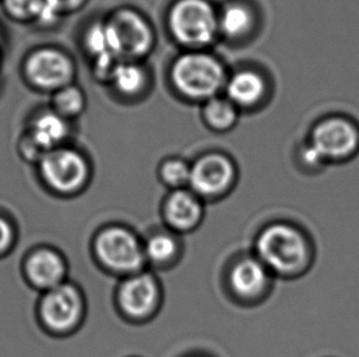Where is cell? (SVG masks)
Instances as JSON below:
<instances>
[{"instance_id": "obj_1", "label": "cell", "mask_w": 359, "mask_h": 357, "mask_svg": "<svg viewBox=\"0 0 359 357\" xmlns=\"http://www.w3.org/2000/svg\"><path fill=\"white\" fill-rule=\"evenodd\" d=\"M229 74L224 63L208 50H184L172 62V88L185 101L201 103L224 91Z\"/></svg>"}, {"instance_id": "obj_2", "label": "cell", "mask_w": 359, "mask_h": 357, "mask_svg": "<svg viewBox=\"0 0 359 357\" xmlns=\"http://www.w3.org/2000/svg\"><path fill=\"white\" fill-rule=\"evenodd\" d=\"M167 29L184 50H208L219 38V9L210 0H175L167 13Z\"/></svg>"}, {"instance_id": "obj_3", "label": "cell", "mask_w": 359, "mask_h": 357, "mask_svg": "<svg viewBox=\"0 0 359 357\" xmlns=\"http://www.w3.org/2000/svg\"><path fill=\"white\" fill-rule=\"evenodd\" d=\"M255 252L267 270L282 275L299 272L309 260L306 237L283 223L271 224L257 235Z\"/></svg>"}, {"instance_id": "obj_4", "label": "cell", "mask_w": 359, "mask_h": 357, "mask_svg": "<svg viewBox=\"0 0 359 357\" xmlns=\"http://www.w3.org/2000/svg\"><path fill=\"white\" fill-rule=\"evenodd\" d=\"M104 22L111 50L121 62H144L155 49V29L140 11L118 8Z\"/></svg>"}, {"instance_id": "obj_5", "label": "cell", "mask_w": 359, "mask_h": 357, "mask_svg": "<svg viewBox=\"0 0 359 357\" xmlns=\"http://www.w3.org/2000/svg\"><path fill=\"white\" fill-rule=\"evenodd\" d=\"M306 141L324 164L350 160L359 150L358 121L344 113H329L314 121Z\"/></svg>"}, {"instance_id": "obj_6", "label": "cell", "mask_w": 359, "mask_h": 357, "mask_svg": "<svg viewBox=\"0 0 359 357\" xmlns=\"http://www.w3.org/2000/svg\"><path fill=\"white\" fill-rule=\"evenodd\" d=\"M95 255L106 270L116 274L140 273L146 263L144 244L126 227H108L98 232L93 242Z\"/></svg>"}, {"instance_id": "obj_7", "label": "cell", "mask_w": 359, "mask_h": 357, "mask_svg": "<svg viewBox=\"0 0 359 357\" xmlns=\"http://www.w3.org/2000/svg\"><path fill=\"white\" fill-rule=\"evenodd\" d=\"M39 169L49 188L62 195L83 191L91 175L88 158L67 145L47 152L39 160Z\"/></svg>"}, {"instance_id": "obj_8", "label": "cell", "mask_w": 359, "mask_h": 357, "mask_svg": "<svg viewBox=\"0 0 359 357\" xmlns=\"http://www.w3.org/2000/svg\"><path fill=\"white\" fill-rule=\"evenodd\" d=\"M25 76L39 91L55 92L75 83L76 64L62 49H36L29 54L24 65Z\"/></svg>"}, {"instance_id": "obj_9", "label": "cell", "mask_w": 359, "mask_h": 357, "mask_svg": "<svg viewBox=\"0 0 359 357\" xmlns=\"http://www.w3.org/2000/svg\"><path fill=\"white\" fill-rule=\"evenodd\" d=\"M39 314L53 332L67 333L80 326L85 314V300L73 284L63 283L48 290L41 301Z\"/></svg>"}, {"instance_id": "obj_10", "label": "cell", "mask_w": 359, "mask_h": 357, "mask_svg": "<svg viewBox=\"0 0 359 357\" xmlns=\"http://www.w3.org/2000/svg\"><path fill=\"white\" fill-rule=\"evenodd\" d=\"M237 178V169L229 155L210 152L191 164L189 188L203 198H216L227 193Z\"/></svg>"}, {"instance_id": "obj_11", "label": "cell", "mask_w": 359, "mask_h": 357, "mask_svg": "<svg viewBox=\"0 0 359 357\" xmlns=\"http://www.w3.org/2000/svg\"><path fill=\"white\" fill-rule=\"evenodd\" d=\"M162 291L154 275L146 272L126 276L118 289V306L128 318L144 321L158 309Z\"/></svg>"}, {"instance_id": "obj_12", "label": "cell", "mask_w": 359, "mask_h": 357, "mask_svg": "<svg viewBox=\"0 0 359 357\" xmlns=\"http://www.w3.org/2000/svg\"><path fill=\"white\" fill-rule=\"evenodd\" d=\"M224 92L239 111H250L266 99L269 83L265 75L255 69H241L229 74Z\"/></svg>"}, {"instance_id": "obj_13", "label": "cell", "mask_w": 359, "mask_h": 357, "mask_svg": "<svg viewBox=\"0 0 359 357\" xmlns=\"http://www.w3.org/2000/svg\"><path fill=\"white\" fill-rule=\"evenodd\" d=\"M229 283L238 299L254 301L266 294L270 285V270L257 256L244 257L232 267Z\"/></svg>"}, {"instance_id": "obj_14", "label": "cell", "mask_w": 359, "mask_h": 357, "mask_svg": "<svg viewBox=\"0 0 359 357\" xmlns=\"http://www.w3.org/2000/svg\"><path fill=\"white\" fill-rule=\"evenodd\" d=\"M163 217L172 232H191L204 217L203 201L190 188L175 190L165 200Z\"/></svg>"}, {"instance_id": "obj_15", "label": "cell", "mask_w": 359, "mask_h": 357, "mask_svg": "<svg viewBox=\"0 0 359 357\" xmlns=\"http://www.w3.org/2000/svg\"><path fill=\"white\" fill-rule=\"evenodd\" d=\"M70 131V121L50 108L34 116L26 139L44 155L49 150L65 146Z\"/></svg>"}, {"instance_id": "obj_16", "label": "cell", "mask_w": 359, "mask_h": 357, "mask_svg": "<svg viewBox=\"0 0 359 357\" xmlns=\"http://www.w3.org/2000/svg\"><path fill=\"white\" fill-rule=\"evenodd\" d=\"M257 27V11L244 0H229L219 9V37L241 42Z\"/></svg>"}, {"instance_id": "obj_17", "label": "cell", "mask_w": 359, "mask_h": 357, "mask_svg": "<svg viewBox=\"0 0 359 357\" xmlns=\"http://www.w3.org/2000/svg\"><path fill=\"white\" fill-rule=\"evenodd\" d=\"M26 272L32 284L48 291L65 283L67 263L58 252L41 248L29 256Z\"/></svg>"}, {"instance_id": "obj_18", "label": "cell", "mask_w": 359, "mask_h": 357, "mask_svg": "<svg viewBox=\"0 0 359 357\" xmlns=\"http://www.w3.org/2000/svg\"><path fill=\"white\" fill-rule=\"evenodd\" d=\"M108 85L124 98H137L150 85V73L144 62H121Z\"/></svg>"}, {"instance_id": "obj_19", "label": "cell", "mask_w": 359, "mask_h": 357, "mask_svg": "<svg viewBox=\"0 0 359 357\" xmlns=\"http://www.w3.org/2000/svg\"><path fill=\"white\" fill-rule=\"evenodd\" d=\"M241 111L226 96L214 97L201 106V120L209 130L224 134L238 124Z\"/></svg>"}, {"instance_id": "obj_20", "label": "cell", "mask_w": 359, "mask_h": 357, "mask_svg": "<svg viewBox=\"0 0 359 357\" xmlns=\"http://www.w3.org/2000/svg\"><path fill=\"white\" fill-rule=\"evenodd\" d=\"M88 106V98L83 88L72 83L53 93L52 109L64 119L75 120L83 115Z\"/></svg>"}, {"instance_id": "obj_21", "label": "cell", "mask_w": 359, "mask_h": 357, "mask_svg": "<svg viewBox=\"0 0 359 357\" xmlns=\"http://www.w3.org/2000/svg\"><path fill=\"white\" fill-rule=\"evenodd\" d=\"M146 262L154 266H167L180 255V241L172 232H157L144 244Z\"/></svg>"}, {"instance_id": "obj_22", "label": "cell", "mask_w": 359, "mask_h": 357, "mask_svg": "<svg viewBox=\"0 0 359 357\" xmlns=\"http://www.w3.org/2000/svg\"><path fill=\"white\" fill-rule=\"evenodd\" d=\"M83 48L93 62L98 59L116 57L111 50L109 38L104 19L97 20L88 24L83 34ZM117 58V57H116Z\"/></svg>"}, {"instance_id": "obj_23", "label": "cell", "mask_w": 359, "mask_h": 357, "mask_svg": "<svg viewBox=\"0 0 359 357\" xmlns=\"http://www.w3.org/2000/svg\"><path fill=\"white\" fill-rule=\"evenodd\" d=\"M191 164L178 157H172L162 162L160 178L168 188L182 190L189 186Z\"/></svg>"}, {"instance_id": "obj_24", "label": "cell", "mask_w": 359, "mask_h": 357, "mask_svg": "<svg viewBox=\"0 0 359 357\" xmlns=\"http://www.w3.org/2000/svg\"><path fill=\"white\" fill-rule=\"evenodd\" d=\"M6 13L16 20L37 22L44 0H3Z\"/></svg>"}, {"instance_id": "obj_25", "label": "cell", "mask_w": 359, "mask_h": 357, "mask_svg": "<svg viewBox=\"0 0 359 357\" xmlns=\"http://www.w3.org/2000/svg\"><path fill=\"white\" fill-rule=\"evenodd\" d=\"M53 9L57 10L59 14H74L79 10L83 9L88 4V0H46Z\"/></svg>"}, {"instance_id": "obj_26", "label": "cell", "mask_w": 359, "mask_h": 357, "mask_svg": "<svg viewBox=\"0 0 359 357\" xmlns=\"http://www.w3.org/2000/svg\"><path fill=\"white\" fill-rule=\"evenodd\" d=\"M14 240V230L8 220L0 218V252L9 248Z\"/></svg>"}]
</instances>
